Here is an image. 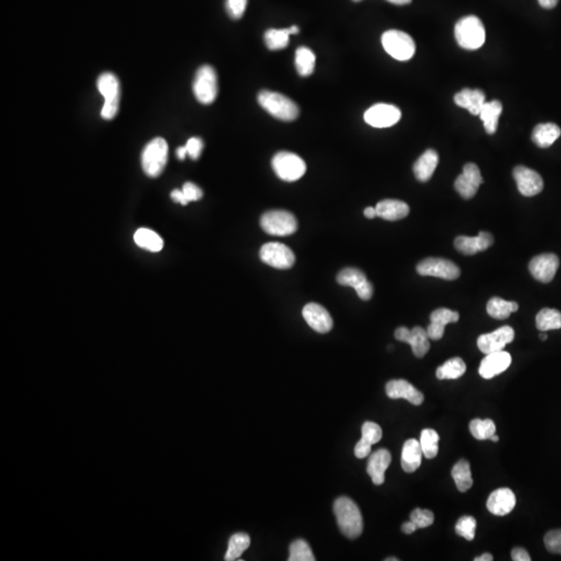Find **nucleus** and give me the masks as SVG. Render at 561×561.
Wrapping results in <instances>:
<instances>
[{"label": "nucleus", "mask_w": 561, "mask_h": 561, "mask_svg": "<svg viewBox=\"0 0 561 561\" xmlns=\"http://www.w3.org/2000/svg\"><path fill=\"white\" fill-rule=\"evenodd\" d=\"M334 514L340 530L350 540L362 534L363 517L358 505L348 497H340L335 501Z\"/></svg>", "instance_id": "obj_1"}, {"label": "nucleus", "mask_w": 561, "mask_h": 561, "mask_svg": "<svg viewBox=\"0 0 561 561\" xmlns=\"http://www.w3.org/2000/svg\"><path fill=\"white\" fill-rule=\"evenodd\" d=\"M258 102L269 115L284 122L295 121L299 115V108L290 98L271 91H261Z\"/></svg>", "instance_id": "obj_2"}, {"label": "nucleus", "mask_w": 561, "mask_h": 561, "mask_svg": "<svg viewBox=\"0 0 561 561\" xmlns=\"http://www.w3.org/2000/svg\"><path fill=\"white\" fill-rule=\"evenodd\" d=\"M456 42L467 50H476L485 42V30L476 16L462 18L454 28Z\"/></svg>", "instance_id": "obj_3"}, {"label": "nucleus", "mask_w": 561, "mask_h": 561, "mask_svg": "<svg viewBox=\"0 0 561 561\" xmlns=\"http://www.w3.org/2000/svg\"><path fill=\"white\" fill-rule=\"evenodd\" d=\"M169 147L165 138H155L146 145L142 153V167L145 174L156 178L162 174L167 161Z\"/></svg>", "instance_id": "obj_4"}, {"label": "nucleus", "mask_w": 561, "mask_h": 561, "mask_svg": "<svg viewBox=\"0 0 561 561\" xmlns=\"http://www.w3.org/2000/svg\"><path fill=\"white\" fill-rule=\"evenodd\" d=\"M381 44L388 54L401 62L411 60L416 52L415 41L401 30H390L381 36Z\"/></svg>", "instance_id": "obj_5"}, {"label": "nucleus", "mask_w": 561, "mask_h": 561, "mask_svg": "<svg viewBox=\"0 0 561 561\" xmlns=\"http://www.w3.org/2000/svg\"><path fill=\"white\" fill-rule=\"evenodd\" d=\"M271 165L275 175L286 182L299 180L307 171V165L301 157L286 151L277 153L271 160Z\"/></svg>", "instance_id": "obj_6"}, {"label": "nucleus", "mask_w": 561, "mask_h": 561, "mask_svg": "<svg viewBox=\"0 0 561 561\" xmlns=\"http://www.w3.org/2000/svg\"><path fill=\"white\" fill-rule=\"evenodd\" d=\"M261 228L269 235L289 236L297 230V220L286 210H271L260 218Z\"/></svg>", "instance_id": "obj_7"}, {"label": "nucleus", "mask_w": 561, "mask_h": 561, "mask_svg": "<svg viewBox=\"0 0 561 561\" xmlns=\"http://www.w3.org/2000/svg\"><path fill=\"white\" fill-rule=\"evenodd\" d=\"M97 87L104 97L101 117L105 120L114 119L119 110L120 95H121L119 79L112 73H103L98 78Z\"/></svg>", "instance_id": "obj_8"}, {"label": "nucleus", "mask_w": 561, "mask_h": 561, "mask_svg": "<svg viewBox=\"0 0 561 561\" xmlns=\"http://www.w3.org/2000/svg\"><path fill=\"white\" fill-rule=\"evenodd\" d=\"M193 94L200 103H213L218 97V83L215 70L209 65L198 69L193 85Z\"/></svg>", "instance_id": "obj_9"}, {"label": "nucleus", "mask_w": 561, "mask_h": 561, "mask_svg": "<svg viewBox=\"0 0 561 561\" xmlns=\"http://www.w3.org/2000/svg\"><path fill=\"white\" fill-rule=\"evenodd\" d=\"M260 259L265 264L277 269H289L295 265V253L279 242H268L260 250Z\"/></svg>", "instance_id": "obj_10"}, {"label": "nucleus", "mask_w": 561, "mask_h": 561, "mask_svg": "<svg viewBox=\"0 0 561 561\" xmlns=\"http://www.w3.org/2000/svg\"><path fill=\"white\" fill-rule=\"evenodd\" d=\"M401 118V109L392 104H375L364 114L365 122L375 128L391 127L399 123Z\"/></svg>", "instance_id": "obj_11"}, {"label": "nucleus", "mask_w": 561, "mask_h": 561, "mask_svg": "<svg viewBox=\"0 0 561 561\" xmlns=\"http://www.w3.org/2000/svg\"><path fill=\"white\" fill-rule=\"evenodd\" d=\"M417 273L420 275L441 277L454 281L461 275V269L452 261L443 258H427L417 265Z\"/></svg>", "instance_id": "obj_12"}, {"label": "nucleus", "mask_w": 561, "mask_h": 561, "mask_svg": "<svg viewBox=\"0 0 561 561\" xmlns=\"http://www.w3.org/2000/svg\"><path fill=\"white\" fill-rule=\"evenodd\" d=\"M515 339V330L511 326H505L489 334L481 335L477 340V346L485 354L501 352L507 344Z\"/></svg>", "instance_id": "obj_13"}, {"label": "nucleus", "mask_w": 561, "mask_h": 561, "mask_svg": "<svg viewBox=\"0 0 561 561\" xmlns=\"http://www.w3.org/2000/svg\"><path fill=\"white\" fill-rule=\"evenodd\" d=\"M395 338L399 341L405 342L411 346L413 354L417 358H423L430 348V337L427 332L420 326L409 330L405 326H401L395 330Z\"/></svg>", "instance_id": "obj_14"}, {"label": "nucleus", "mask_w": 561, "mask_h": 561, "mask_svg": "<svg viewBox=\"0 0 561 561\" xmlns=\"http://www.w3.org/2000/svg\"><path fill=\"white\" fill-rule=\"evenodd\" d=\"M483 183L479 167L475 163H467L463 173L456 178L454 187L463 199H472L476 195L479 187Z\"/></svg>", "instance_id": "obj_15"}, {"label": "nucleus", "mask_w": 561, "mask_h": 561, "mask_svg": "<svg viewBox=\"0 0 561 561\" xmlns=\"http://www.w3.org/2000/svg\"><path fill=\"white\" fill-rule=\"evenodd\" d=\"M514 178L517 182L518 189L525 197H534L542 193L544 189V181L536 171L518 165L514 169Z\"/></svg>", "instance_id": "obj_16"}, {"label": "nucleus", "mask_w": 561, "mask_h": 561, "mask_svg": "<svg viewBox=\"0 0 561 561\" xmlns=\"http://www.w3.org/2000/svg\"><path fill=\"white\" fill-rule=\"evenodd\" d=\"M559 259L554 254H542L534 257L529 263L532 277L542 283H550L556 275Z\"/></svg>", "instance_id": "obj_17"}, {"label": "nucleus", "mask_w": 561, "mask_h": 561, "mask_svg": "<svg viewBox=\"0 0 561 561\" xmlns=\"http://www.w3.org/2000/svg\"><path fill=\"white\" fill-rule=\"evenodd\" d=\"M385 394L391 399H407L414 405L423 403L424 395L405 379H393L385 385Z\"/></svg>", "instance_id": "obj_18"}, {"label": "nucleus", "mask_w": 561, "mask_h": 561, "mask_svg": "<svg viewBox=\"0 0 561 561\" xmlns=\"http://www.w3.org/2000/svg\"><path fill=\"white\" fill-rule=\"evenodd\" d=\"M303 317L310 328L320 334H326L332 328V318L328 310L315 303L306 305L303 309Z\"/></svg>", "instance_id": "obj_19"}, {"label": "nucleus", "mask_w": 561, "mask_h": 561, "mask_svg": "<svg viewBox=\"0 0 561 561\" xmlns=\"http://www.w3.org/2000/svg\"><path fill=\"white\" fill-rule=\"evenodd\" d=\"M516 503H517V500H516L515 493L511 489L502 487V489H496L489 495L487 507L489 513L493 515L503 517L514 511Z\"/></svg>", "instance_id": "obj_20"}, {"label": "nucleus", "mask_w": 561, "mask_h": 561, "mask_svg": "<svg viewBox=\"0 0 561 561\" xmlns=\"http://www.w3.org/2000/svg\"><path fill=\"white\" fill-rule=\"evenodd\" d=\"M511 364V356L507 352H493L485 356L479 366V374L485 379H493L507 370Z\"/></svg>", "instance_id": "obj_21"}, {"label": "nucleus", "mask_w": 561, "mask_h": 561, "mask_svg": "<svg viewBox=\"0 0 561 561\" xmlns=\"http://www.w3.org/2000/svg\"><path fill=\"white\" fill-rule=\"evenodd\" d=\"M458 319H460V314L458 312L452 311L446 308H440L432 312L430 314V324L426 330L430 339L434 340V341L442 339L444 336L445 326L452 322H458Z\"/></svg>", "instance_id": "obj_22"}, {"label": "nucleus", "mask_w": 561, "mask_h": 561, "mask_svg": "<svg viewBox=\"0 0 561 561\" xmlns=\"http://www.w3.org/2000/svg\"><path fill=\"white\" fill-rule=\"evenodd\" d=\"M494 244V237L491 233L485 231L479 232L476 237L458 236L454 240V246L458 252L467 256H472L479 252L487 250Z\"/></svg>", "instance_id": "obj_23"}, {"label": "nucleus", "mask_w": 561, "mask_h": 561, "mask_svg": "<svg viewBox=\"0 0 561 561\" xmlns=\"http://www.w3.org/2000/svg\"><path fill=\"white\" fill-rule=\"evenodd\" d=\"M391 454L387 449H379L371 454L367 464V473L375 485L385 483V472L391 464Z\"/></svg>", "instance_id": "obj_24"}, {"label": "nucleus", "mask_w": 561, "mask_h": 561, "mask_svg": "<svg viewBox=\"0 0 561 561\" xmlns=\"http://www.w3.org/2000/svg\"><path fill=\"white\" fill-rule=\"evenodd\" d=\"M375 209L377 216L390 222L403 220L410 213L409 205L399 200H383L377 204Z\"/></svg>", "instance_id": "obj_25"}, {"label": "nucleus", "mask_w": 561, "mask_h": 561, "mask_svg": "<svg viewBox=\"0 0 561 561\" xmlns=\"http://www.w3.org/2000/svg\"><path fill=\"white\" fill-rule=\"evenodd\" d=\"M422 452L420 441L415 438H410L405 443L401 452V467L403 470L407 473H413L421 466Z\"/></svg>", "instance_id": "obj_26"}, {"label": "nucleus", "mask_w": 561, "mask_h": 561, "mask_svg": "<svg viewBox=\"0 0 561 561\" xmlns=\"http://www.w3.org/2000/svg\"><path fill=\"white\" fill-rule=\"evenodd\" d=\"M454 102L460 107L468 109L471 115L479 116L485 103V95L480 89H464L456 94Z\"/></svg>", "instance_id": "obj_27"}, {"label": "nucleus", "mask_w": 561, "mask_h": 561, "mask_svg": "<svg viewBox=\"0 0 561 561\" xmlns=\"http://www.w3.org/2000/svg\"><path fill=\"white\" fill-rule=\"evenodd\" d=\"M438 163V155L436 151L430 149L426 150L416 161L413 167L414 174L420 182H427Z\"/></svg>", "instance_id": "obj_28"}, {"label": "nucleus", "mask_w": 561, "mask_h": 561, "mask_svg": "<svg viewBox=\"0 0 561 561\" xmlns=\"http://www.w3.org/2000/svg\"><path fill=\"white\" fill-rule=\"evenodd\" d=\"M561 134L559 126L554 123L540 124L532 132V142L540 148H549L552 146Z\"/></svg>", "instance_id": "obj_29"}, {"label": "nucleus", "mask_w": 561, "mask_h": 561, "mask_svg": "<svg viewBox=\"0 0 561 561\" xmlns=\"http://www.w3.org/2000/svg\"><path fill=\"white\" fill-rule=\"evenodd\" d=\"M503 106L498 100L491 102H485V105L481 108L479 117L483 120V126L487 134H494L497 131L499 117L501 116Z\"/></svg>", "instance_id": "obj_30"}, {"label": "nucleus", "mask_w": 561, "mask_h": 561, "mask_svg": "<svg viewBox=\"0 0 561 561\" xmlns=\"http://www.w3.org/2000/svg\"><path fill=\"white\" fill-rule=\"evenodd\" d=\"M519 310V305L516 301H507L501 297H493L489 299L487 306V311L491 317L495 319H507L514 312Z\"/></svg>", "instance_id": "obj_31"}, {"label": "nucleus", "mask_w": 561, "mask_h": 561, "mask_svg": "<svg viewBox=\"0 0 561 561\" xmlns=\"http://www.w3.org/2000/svg\"><path fill=\"white\" fill-rule=\"evenodd\" d=\"M315 54L311 49L301 46L295 51V68L301 76H310L315 68Z\"/></svg>", "instance_id": "obj_32"}, {"label": "nucleus", "mask_w": 561, "mask_h": 561, "mask_svg": "<svg viewBox=\"0 0 561 561\" xmlns=\"http://www.w3.org/2000/svg\"><path fill=\"white\" fill-rule=\"evenodd\" d=\"M134 242L140 248L150 251V252H159L163 248L162 238L156 232L146 229V228H142L136 232Z\"/></svg>", "instance_id": "obj_33"}, {"label": "nucleus", "mask_w": 561, "mask_h": 561, "mask_svg": "<svg viewBox=\"0 0 561 561\" xmlns=\"http://www.w3.org/2000/svg\"><path fill=\"white\" fill-rule=\"evenodd\" d=\"M452 476L458 491L462 493H465L472 487L473 478L468 461L461 460L460 462L456 463L452 469Z\"/></svg>", "instance_id": "obj_34"}, {"label": "nucleus", "mask_w": 561, "mask_h": 561, "mask_svg": "<svg viewBox=\"0 0 561 561\" xmlns=\"http://www.w3.org/2000/svg\"><path fill=\"white\" fill-rule=\"evenodd\" d=\"M536 328L540 332L559 330L561 328V312L549 308L540 310L536 315Z\"/></svg>", "instance_id": "obj_35"}, {"label": "nucleus", "mask_w": 561, "mask_h": 561, "mask_svg": "<svg viewBox=\"0 0 561 561\" xmlns=\"http://www.w3.org/2000/svg\"><path fill=\"white\" fill-rule=\"evenodd\" d=\"M467 366L461 358H452L445 362L436 369V377L438 379H456L466 372Z\"/></svg>", "instance_id": "obj_36"}, {"label": "nucleus", "mask_w": 561, "mask_h": 561, "mask_svg": "<svg viewBox=\"0 0 561 561\" xmlns=\"http://www.w3.org/2000/svg\"><path fill=\"white\" fill-rule=\"evenodd\" d=\"M367 281L368 279L365 273L354 267L342 269L337 275V282L342 286L352 287L356 291L359 290Z\"/></svg>", "instance_id": "obj_37"}, {"label": "nucleus", "mask_w": 561, "mask_h": 561, "mask_svg": "<svg viewBox=\"0 0 561 561\" xmlns=\"http://www.w3.org/2000/svg\"><path fill=\"white\" fill-rule=\"evenodd\" d=\"M251 544L250 536L246 533H235L231 536L229 540L227 553L224 556V560L234 561L238 560L240 557L248 550Z\"/></svg>", "instance_id": "obj_38"}, {"label": "nucleus", "mask_w": 561, "mask_h": 561, "mask_svg": "<svg viewBox=\"0 0 561 561\" xmlns=\"http://www.w3.org/2000/svg\"><path fill=\"white\" fill-rule=\"evenodd\" d=\"M289 36H290V32L288 28H284V30L271 28L265 32V44L271 50H281L288 46Z\"/></svg>", "instance_id": "obj_39"}, {"label": "nucleus", "mask_w": 561, "mask_h": 561, "mask_svg": "<svg viewBox=\"0 0 561 561\" xmlns=\"http://www.w3.org/2000/svg\"><path fill=\"white\" fill-rule=\"evenodd\" d=\"M438 441H440V436L436 430H430V428L422 430L420 444H421L423 456L428 460L436 458L438 454Z\"/></svg>", "instance_id": "obj_40"}, {"label": "nucleus", "mask_w": 561, "mask_h": 561, "mask_svg": "<svg viewBox=\"0 0 561 561\" xmlns=\"http://www.w3.org/2000/svg\"><path fill=\"white\" fill-rule=\"evenodd\" d=\"M471 434L476 440H491V436L496 434V425L491 419H474L470 422Z\"/></svg>", "instance_id": "obj_41"}, {"label": "nucleus", "mask_w": 561, "mask_h": 561, "mask_svg": "<svg viewBox=\"0 0 561 561\" xmlns=\"http://www.w3.org/2000/svg\"><path fill=\"white\" fill-rule=\"evenodd\" d=\"M289 561H315L311 547L306 540H297L291 544Z\"/></svg>", "instance_id": "obj_42"}, {"label": "nucleus", "mask_w": 561, "mask_h": 561, "mask_svg": "<svg viewBox=\"0 0 561 561\" xmlns=\"http://www.w3.org/2000/svg\"><path fill=\"white\" fill-rule=\"evenodd\" d=\"M476 520L471 516H464L458 520L456 525V531L458 536L466 538L467 540H473L476 531Z\"/></svg>", "instance_id": "obj_43"}, {"label": "nucleus", "mask_w": 561, "mask_h": 561, "mask_svg": "<svg viewBox=\"0 0 561 561\" xmlns=\"http://www.w3.org/2000/svg\"><path fill=\"white\" fill-rule=\"evenodd\" d=\"M383 438V430L379 424L367 421L362 426V438L361 440L370 445L377 444Z\"/></svg>", "instance_id": "obj_44"}, {"label": "nucleus", "mask_w": 561, "mask_h": 561, "mask_svg": "<svg viewBox=\"0 0 561 561\" xmlns=\"http://www.w3.org/2000/svg\"><path fill=\"white\" fill-rule=\"evenodd\" d=\"M410 519L416 524L418 529H420V528L432 526L434 524V516L432 511H428V509H416L412 511Z\"/></svg>", "instance_id": "obj_45"}, {"label": "nucleus", "mask_w": 561, "mask_h": 561, "mask_svg": "<svg viewBox=\"0 0 561 561\" xmlns=\"http://www.w3.org/2000/svg\"><path fill=\"white\" fill-rule=\"evenodd\" d=\"M544 546L553 554H561V529L551 530L544 536Z\"/></svg>", "instance_id": "obj_46"}, {"label": "nucleus", "mask_w": 561, "mask_h": 561, "mask_svg": "<svg viewBox=\"0 0 561 561\" xmlns=\"http://www.w3.org/2000/svg\"><path fill=\"white\" fill-rule=\"evenodd\" d=\"M248 0H227L226 1V9L228 15L234 20L240 19L246 12Z\"/></svg>", "instance_id": "obj_47"}, {"label": "nucleus", "mask_w": 561, "mask_h": 561, "mask_svg": "<svg viewBox=\"0 0 561 561\" xmlns=\"http://www.w3.org/2000/svg\"><path fill=\"white\" fill-rule=\"evenodd\" d=\"M187 149V155L191 157L193 160H197L201 156L202 151L204 148L203 140L200 138H191L187 140L185 145Z\"/></svg>", "instance_id": "obj_48"}, {"label": "nucleus", "mask_w": 561, "mask_h": 561, "mask_svg": "<svg viewBox=\"0 0 561 561\" xmlns=\"http://www.w3.org/2000/svg\"><path fill=\"white\" fill-rule=\"evenodd\" d=\"M183 193L185 199L189 202L199 201L203 197V191L195 183L187 182L183 185Z\"/></svg>", "instance_id": "obj_49"}, {"label": "nucleus", "mask_w": 561, "mask_h": 561, "mask_svg": "<svg viewBox=\"0 0 561 561\" xmlns=\"http://www.w3.org/2000/svg\"><path fill=\"white\" fill-rule=\"evenodd\" d=\"M371 448H372V445L360 440L354 447V456L358 458H367L371 454Z\"/></svg>", "instance_id": "obj_50"}, {"label": "nucleus", "mask_w": 561, "mask_h": 561, "mask_svg": "<svg viewBox=\"0 0 561 561\" xmlns=\"http://www.w3.org/2000/svg\"><path fill=\"white\" fill-rule=\"evenodd\" d=\"M511 559L515 561H530L529 553L523 548H515L511 551Z\"/></svg>", "instance_id": "obj_51"}, {"label": "nucleus", "mask_w": 561, "mask_h": 561, "mask_svg": "<svg viewBox=\"0 0 561 561\" xmlns=\"http://www.w3.org/2000/svg\"><path fill=\"white\" fill-rule=\"evenodd\" d=\"M171 198H172L173 201L181 204V205L185 206L189 204V202L185 199L182 189H181V191L180 189H175V191H173L172 193H171Z\"/></svg>", "instance_id": "obj_52"}, {"label": "nucleus", "mask_w": 561, "mask_h": 561, "mask_svg": "<svg viewBox=\"0 0 561 561\" xmlns=\"http://www.w3.org/2000/svg\"><path fill=\"white\" fill-rule=\"evenodd\" d=\"M417 529V526L412 521L407 522V523L403 524V527H401V530H403V532H405V534L414 533Z\"/></svg>", "instance_id": "obj_53"}, {"label": "nucleus", "mask_w": 561, "mask_h": 561, "mask_svg": "<svg viewBox=\"0 0 561 561\" xmlns=\"http://www.w3.org/2000/svg\"><path fill=\"white\" fill-rule=\"evenodd\" d=\"M558 1L559 0H538V3L544 9H553V8L556 7Z\"/></svg>", "instance_id": "obj_54"}, {"label": "nucleus", "mask_w": 561, "mask_h": 561, "mask_svg": "<svg viewBox=\"0 0 561 561\" xmlns=\"http://www.w3.org/2000/svg\"><path fill=\"white\" fill-rule=\"evenodd\" d=\"M364 215L369 220H372L375 216H377V209H375V207H367L364 210Z\"/></svg>", "instance_id": "obj_55"}, {"label": "nucleus", "mask_w": 561, "mask_h": 561, "mask_svg": "<svg viewBox=\"0 0 561 561\" xmlns=\"http://www.w3.org/2000/svg\"><path fill=\"white\" fill-rule=\"evenodd\" d=\"M176 155L177 157H178V159H180V160H184L185 157H187V147H179V148L177 149Z\"/></svg>", "instance_id": "obj_56"}, {"label": "nucleus", "mask_w": 561, "mask_h": 561, "mask_svg": "<svg viewBox=\"0 0 561 561\" xmlns=\"http://www.w3.org/2000/svg\"><path fill=\"white\" fill-rule=\"evenodd\" d=\"M493 556H491L489 553H485V554L481 555V556L476 557L474 559L475 561H491L493 560Z\"/></svg>", "instance_id": "obj_57"}, {"label": "nucleus", "mask_w": 561, "mask_h": 561, "mask_svg": "<svg viewBox=\"0 0 561 561\" xmlns=\"http://www.w3.org/2000/svg\"><path fill=\"white\" fill-rule=\"evenodd\" d=\"M387 1L396 6L409 5L412 3V0H387Z\"/></svg>", "instance_id": "obj_58"}, {"label": "nucleus", "mask_w": 561, "mask_h": 561, "mask_svg": "<svg viewBox=\"0 0 561 561\" xmlns=\"http://www.w3.org/2000/svg\"><path fill=\"white\" fill-rule=\"evenodd\" d=\"M288 30L289 32H290V34H297L299 32V26L297 25L291 26V28H289Z\"/></svg>", "instance_id": "obj_59"}, {"label": "nucleus", "mask_w": 561, "mask_h": 561, "mask_svg": "<svg viewBox=\"0 0 561 561\" xmlns=\"http://www.w3.org/2000/svg\"><path fill=\"white\" fill-rule=\"evenodd\" d=\"M540 338L542 341H546V340L548 339V335L546 334V332H540Z\"/></svg>", "instance_id": "obj_60"}, {"label": "nucleus", "mask_w": 561, "mask_h": 561, "mask_svg": "<svg viewBox=\"0 0 561 561\" xmlns=\"http://www.w3.org/2000/svg\"><path fill=\"white\" fill-rule=\"evenodd\" d=\"M491 440L493 441V442H498V441H499V436H498L497 434H494Z\"/></svg>", "instance_id": "obj_61"}, {"label": "nucleus", "mask_w": 561, "mask_h": 561, "mask_svg": "<svg viewBox=\"0 0 561 561\" xmlns=\"http://www.w3.org/2000/svg\"><path fill=\"white\" fill-rule=\"evenodd\" d=\"M399 558H394V557H389V558L385 559V561H399Z\"/></svg>", "instance_id": "obj_62"}, {"label": "nucleus", "mask_w": 561, "mask_h": 561, "mask_svg": "<svg viewBox=\"0 0 561 561\" xmlns=\"http://www.w3.org/2000/svg\"><path fill=\"white\" fill-rule=\"evenodd\" d=\"M354 1H361V0H354Z\"/></svg>", "instance_id": "obj_63"}]
</instances>
